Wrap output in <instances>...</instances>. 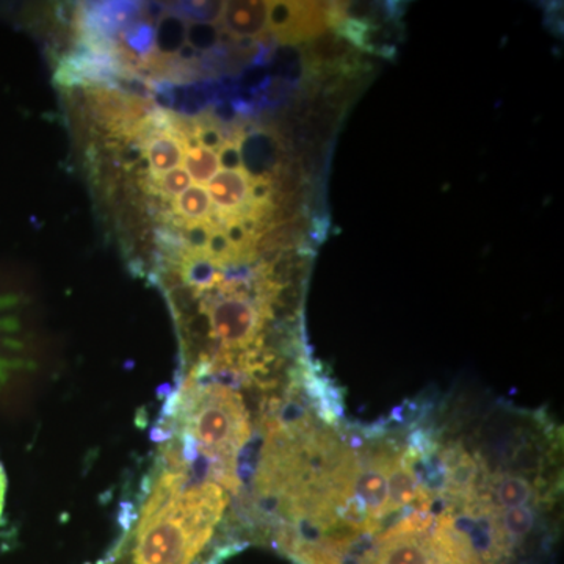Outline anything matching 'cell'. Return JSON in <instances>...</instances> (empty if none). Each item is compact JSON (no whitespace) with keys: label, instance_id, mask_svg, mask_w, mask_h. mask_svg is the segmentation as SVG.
I'll return each instance as SVG.
<instances>
[{"label":"cell","instance_id":"6da1fadb","mask_svg":"<svg viewBox=\"0 0 564 564\" xmlns=\"http://www.w3.org/2000/svg\"><path fill=\"white\" fill-rule=\"evenodd\" d=\"M151 440L120 536L98 564H220L242 545L229 516L242 480L187 433L155 425Z\"/></svg>","mask_w":564,"mask_h":564},{"label":"cell","instance_id":"7a4b0ae2","mask_svg":"<svg viewBox=\"0 0 564 564\" xmlns=\"http://www.w3.org/2000/svg\"><path fill=\"white\" fill-rule=\"evenodd\" d=\"M364 564H451L433 538V529L419 534L384 533Z\"/></svg>","mask_w":564,"mask_h":564},{"label":"cell","instance_id":"3957f363","mask_svg":"<svg viewBox=\"0 0 564 564\" xmlns=\"http://www.w3.org/2000/svg\"><path fill=\"white\" fill-rule=\"evenodd\" d=\"M399 452L388 448L370 456L369 466L359 469L356 477L352 496L366 510L372 529H378L380 519L384 518L386 503H388V467Z\"/></svg>","mask_w":564,"mask_h":564},{"label":"cell","instance_id":"277c9868","mask_svg":"<svg viewBox=\"0 0 564 564\" xmlns=\"http://www.w3.org/2000/svg\"><path fill=\"white\" fill-rule=\"evenodd\" d=\"M242 154L243 170L251 180H272L280 173L281 151L280 140L267 131H250L242 133L239 141Z\"/></svg>","mask_w":564,"mask_h":564},{"label":"cell","instance_id":"5b68a950","mask_svg":"<svg viewBox=\"0 0 564 564\" xmlns=\"http://www.w3.org/2000/svg\"><path fill=\"white\" fill-rule=\"evenodd\" d=\"M269 3L263 0L225 2L221 13L223 32L234 40H259L269 28Z\"/></svg>","mask_w":564,"mask_h":564},{"label":"cell","instance_id":"8992f818","mask_svg":"<svg viewBox=\"0 0 564 564\" xmlns=\"http://www.w3.org/2000/svg\"><path fill=\"white\" fill-rule=\"evenodd\" d=\"M441 459L445 466V492L455 502H466L477 492V463L463 447L445 448Z\"/></svg>","mask_w":564,"mask_h":564},{"label":"cell","instance_id":"52a82bcc","mask_svg":"<svg viewBox=\"0 0 564 564\" xmlns=\"http://www.w3.org/2000/svg\"><path fill=\"white\" fill-rule=\"evenodd\" d=\"M251 177L240 172H220L209 182L210 202L215 209L229 215H240L250 204Z\"/></svg>","mask_w":564,"mask_h":564},{"label":"cell","instance_id":"ba28073f","mask_svg":"<svg viewBox=\"0 0 564 564\" xmlns=\"http://www.w3.org/2000/svg\"><path fill=\"white\" fill-rule=\"evenodd\" d=\"M388 503H386L384 516L413 503L421 496L417 478L413 469V459L404 454H397L388 467Z\"/></svg>","mask_w":564,"mask_h":564},{"label":"cell","instance_id":"9c48e42d","mask_svg":"<svg viewBox=\"0 0 564 564\" xmlns=\"http://www.w3.org/2000/svg\"><path fill=\"white\" fill-rule=\"evenodd\" d=\"M486 488L496 500L494 507L497 510H510V508L527 507L538 499L536 489L532 481L525 477L511 474H496L489 477ZM491 499V500H492Z\"/></svg>","mask_w":564,"mask_h":564},{"label":"cell","instance_id":"30bf717a","mask_svg":"<svg viewBox=\"0 0 564 564\" xmlns=\"http://www.w3.org/2000/svg\"><path fill=\"white\" fill-rule=\"evenodd\" d=\"M147 154L151 172L159 176L181 166L185 158V143L172 129H166L148 140Z\"/></svg>","mask_w":564,"mask_h":564},{"label":"cell","instance_id":"8fae6325","mask_svg":"<svg viewBox=\"0 0 564 564\" xmlns=\"http://www.w3.org/2000/svg\"><path fill=\"white\" fill-rule=\"evenodd\" d=\"M187 21L180 14L166 10L155 24V50L170 57L187 43Z\"/></svg>","mask_w":564,"mask_h":564},{"label":"cell","instance_id":"7c38bea8","mask_svg":"<svg viewBox=\"0 0 564 564\" xmlns=\"http://www.w3.org/2000/svg\"><path fill=\"white\" fill-rule=\"evenodd\" d=\"M174 209L185 223H203L212 210L209 193L202 185H193L177 196Z\"/></svg>","mask_w":564,"mask_h":564},{"label":"cell","instance_id":"4fadbf2b","mask_svg":"<svg viewBox=\"0 0 564 564\" xmlns=\"http://www.w3.org/2000/svg\"><path fill=\"white\" fill-rule=\"evenodd\" d=\"M184 161L188 176L198 185L209 184L220 170L217 152L203 147L185 151Z\"/></svg>","mask_w":564,"mask_h":564},{"label":"cell","instance_id":"5bb4252c","mask_svg":"<svg viewBox=\"0 0 564 564\" xmlns=\"http://www.w3.org/2000/svg\"><path fill=\"white\" fill-rule=\"evenodd\" d=\"M534 521H536V514H534L532 507H518L499 511V525L510 545L532 532Z\"/></svg>","mask_w":564,"mask_h":564},{"label":"cell","instance_id":"9a60e30c","mask_svg":"<svg viewBox=\"0 0 564 564\" xmlns=\"http://www.w3.org/2000/svg\"><path fill=\"white\" fill-rule=\"evenodd\" d=\"M121 43L139 58H148L154 54L155 28L148 21L137 20L132 22L121 32Z\"/></svg>","mask_w":564,"mask_h":564},{"label":"cell","instance_id":"2e32d148","mask_svg":"<svg viewBox=\"0 0 564 564\" xmlns=\"http://www.w3.org/2000/svg\"><path fill=\"white\" fill-rule=\"evenodd\" d=\"M173 6L176 7H166V10L195 24H217L225 9V2H180Z\"/></svg>","mask_w":564,"mask_h":564},{"label":"cell","instance_id":"e0dca14e","mask_svg":"<svg viewBox=\"0 0 564 564\" xmlns=\"http://www.w3.org/2000/svg\"><path fill=\"white\" fill-rule=\"evenodd\" d=\"M221 29L217 24L187 25V44L196 52H210L220 44Z\"/></svg>","mask_w":564,"mask_h":564},{"label":"cell","instance_id":"ac0fdd59","mask_svg":"<svg viewBox=\"0 0 564 564\" xmlns=\"http://www.w3.org/2000/svg\"><path fill=\"white\" fill-rule=\"evenodd\" d=\"M155 191L162 192L163 195L170 196V198H176L182 195L187 188H191V176H188L187 170L177 166L172 172L163 174V176H154Z\"/></svg>","mask_w":564,"mask_h":564},{"label":"cell","instance_id":"d6986e66","mask_svg":"<svg viewBox=\"0 0 564 564\" xmlns=\"http://www.w3.org/2000/svg\"><path fill=\"white\" fill-rule=\"evenodd\" d=\"M217 155L223 172H240V170H243L242 154H240V147L236 141H225Z\"/></svg>","mask_w":564,"mask_h":564},{"label":"cell","instance_id":"ffe728a7","mask_svg":"<svg viewBox=\"0 0 564 564\" xmlns=\"http://www.w3.org/2000/svg\"><path fill=\"white\" fill-rule=\"evenodd\" d=\"M6 497H7V475L3 470L2 463H0V525L3 521V511H6Z\"/></svg>","mask_w":564,"mask_h":564}]
</instances>
